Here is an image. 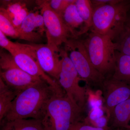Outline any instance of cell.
Segmentation results:
<instances>
[{"instance_id": "cell-31", "label": "cell", "mask_w": 130, "mask_h": 130, "mask_svg": "<svg viewBox=\"0 0 130 130\" xmlns=\"http://www.w3.org/2000/svg\"></svg>"}, {"instance_id": "cell-14", "label": "cell", "mask_w": 130, "mask_h": 130, "mask_svg": "<svg viewBox=\"0 0 130 130\" xmlns=\"http://www.w3.org/2000/svg\"><path fill=\"white\" fill-rule=\"evenodd\" d=\"M109 122L113 128L125 129L130 126V98L114 108Z\"/></svg>"}, {"instance_id": "cell-25", "label": "cell", "mask_w": 130, "mask_h": 130, "mask_svg": "<svg viewBox=\"0 0 130 130\" xmlns=\"http://www.w3.org/2000/svg\"><path fill=\"white\" fill-rule=\"evenodd\" d=\"M29 13L27 7H24L17 13L12 20V23L18 31L22 23Z\"/></svg>"}, {"instance_id": "cell-28", "label": "cell", "mask_w": 130, "mask_h": 130, "mask_svg": "<svg viewBox=\"0 0 130 130\" xmlns=\"http://www.w3.org/2000/svg\"><path fill=\"white\" fill-rule=\"evenodd\" d=\"M126 25L130 28V18L128 17V20L126 22Z\"/></svg>"}, {"instance_id": "cell-2", "label": "cell", "mask_w": 130, "mask_h": 130, "mask_svg": "<svg viewBox=\"0 0 130 130\" xmlns=\"http://www.w3.org/2000/svg\"><path fill=\"white\" fill-rule=\"evenodd\" d=\"M83 111L66 93H56L47 103L41 122L44 130H71L82 121Z\"/></svg>"}, {"instance_id": "cell-20", "label": "cell", "mask_w": 130, "mask_h": 130, "mask_svg": "<svg viewBox=\"0 0 130 130\" xmlns=\"http://www.w3.org/2000/svg\"><path fill=\"white\" fill-rule=\"evenodd\" d=\"M0 31L7 36L19 38L18 31L14 28L11 20L2 8L0 9Z\"/></svg>"}, {"instance_id": "cell-12", "label": "cell", "mask_w": 130, "mask_h": 130, "mask_svg": "<svg viewBox=\"0 0 130 130\" xmlns=\"http://www.w3.org/2000/svg\"><path fill=\"white\" fill-rule=\"evenodd\" d=\"M45 30L41 14L38 11L30 12L18 30L19 38L37 42L41 40V36Z\"/></svg>"}, {"instance_id": "cell-13", "label": "cell", "mask_w": 130, "mask_h": 130, "mask_svg": "<svg viewBox=\"0 0 130 130\" xmlns=\"http://www.w3.org/2000/svg\"><path fill=\"white\" fill-rule=\"evenodd\" d=\"M74 3L69 5L61 16L71 38L78 39L88 33L90 28L79 16Z\"/></svg>"}, {"instance_id": "cell-10", "label": "cell", "mask_w": 130, "mask_h": 130, "mask_svg": "<svg viewBox=\"0 0 130 130\" xmlns=\"http://www.w3.org/2000/svg\"><path fill=\"white\" fill-rule=\"evenodd\" d=\"M30 44L42 70L58 82L61 68L60 49L57 51L47 43H32Z\"/></svg>"}, {"instance_id": "cell-18", "label": "cell", "mask_w": 130, "mask_h": 130, "mask_svg": "<svg viewBox=\"0 0 130 130\" xmlns=\"http://www.w3.org/2000/svg\"><path fill=\"white\" fill-rule=\"evenodd\" d=\"M103 107H95L91 109L88 116L83 120L85 123L94 127L104 128L108 127L109 120L104 115Z\"/></svg>"}, {"instance_id": "cell-22", "label": "cell", "mask_w": 130, "mask_h": 130, "mask_svg": "<svg viewBox=\"0 0 130 130\" xmlns=\"http://www.w3.org/2000/svg\"><path fill=\"white\" fill-rule=\"evenodd\" d=\"M6 3V8H2L9 17L11 20L17 13L19 12L23 8L26 7V4L22 2H11L5 1Z\"/></svg>"}, {"instance_id": "cell-29", "label": "cell", "mask_w": 130, "mask_h": 130, "mask_svg": "<svg viewBox=\"0 0 130 130\" xmlns=\"http://www.w3.org/2000/svg\"><path fill=\"white\" fill-rule=\"evenodd\" d=\"M125 130H130V126L128 127V128H125V129H124Z\"/></svg>"}, {"instance_id": "cell-7", "label": "cell", "mask_w": 130, "mask_h": 130, "mask_svg": "<svg viewBox=\"0 0 130 130\" xmlns=\"http://www.w3.org/2000/svg\"><path fill=\"white\" fill-rule=\"evenodd\" d=\"M41 3V14L43 17L47 44L59 51L60 46L71 38L61 15L54 11L47 1Z\"/></svg>"}, {"instance_id": "cell-6", "label": "cell", "mask_w": 130, "mask_h": 130, "mask_svg": "<svg viewBox=\"0 0 130 130\" xmlns=\"http://www.w3.org/2000/svg\"><path fill=\"white\" fill-rule=\"evenodd\" d=\"M61 68L58 82L67 96L83 110L87 102V89L79 85L83 80L64 48H60Z\"/></svg>"}, {"instance_id": "cell-24", "label": "cell", "mask_w": 130, "mask_h": 130, "mask_svg": "<svg viewBox=\"0 0 130 130\" xmlns=\"http://www.w3.org/2000/svg\"><path fill=\"white\" fill-rule=\"evenodd\" d=\"M21 43L13 42L8 39L7 36L0 31V46L12 55L21 46Z\"/></svg>"}, {"instance_id": "cell-15", "label": "cell", "mask_w": 130, "mask_h": 130, "mask_svg": "<svg viewBox=\"0 0 130 130\" xmlns=\"http://www.w3.org/2000/svg\"><path fill=\"white\" fill-rule=\"evenodd\" d=\"M1 130H44L40 120L21 119L1 123Z\"/></svg>"}, {"instance_id": "cell-3", "label": "cell", "mask_w": 130, "mask_h": 130, "mask_svg": "<svg viewBox=\"0 0 130 130\" xmlns=\"http://www.w3.org/2000/svg\"><path fill=\"white\" fill-rule=\"evenodd\" d=\"M130 10V1H127L95 8L90 30L108 36L114 42L126 27Z\"/></svg>"}, {"instance_id": "cell-11", "label": "cell", "mask_w": 130, "mask_h": 130, "mask_svg": "<svg viewBox=\"0 0 130 130\" xmlns=\"http://www.w3.org/2000/svg\"><path fill=\"white\" fill-rule=\"evenodd\" d=\"M1 78L10 89L19 93L30 86L44 81L21 70L15 63L1 71Z\"/></svg>"}, {"instance_id": "cell-5", "label": "cell", "mask_w": 130, "mask_h": 130, "mask_svg": "<svg viewBox=\"0 0 130 130\" xmlns=\"http://www.w3.org/2000/svg\"><path fill=\"white\" fill-rule=\"evenodd\" d=\"M64 48L79 76L88 85L101 88L105 78L93 66L82 40L69 38Z\"/></svg>"}, {"instance_id": "cell-27", "label": "cell", "mask_w": 130, "mask_h": 130, "mask_svg": "<svg viewBox=\"0 0 130 130\" xmlns=\"http://www.w3.org/2000/svg\"><path fill=\"white\" fill-rule=\"evenodd\" d=\"M121 0H91L93 8L109 4H115L120 2Z\"/></svg>"}, {"instance_id": "cell-8", "label": "cell", "mask_w": 130, "mask_h": 130, "mask_svg": "<svg viewBox=\"0 0 130 130\" xmlns=\"http://www.w3.org/2000/svg\"><path fill=\"white\" fill-rule=\"evenodd\" d=\"M12 55L17 66L21 70L33 76L42 78L58 92H64L58 82L42 70L30 44L21 43L20 48Z\"/></svg>"}, {"instance_id": "cell-16", "label": "cell", "mask_w": 130, "mask_h": 130, "mask_svg": "<svg viewBox=\"0 0 130 130\" xmlns=\"http://www.w3.org/2000/svg\"><path fill=\"white\" fill-rule=\"evenodd\" d=\"M112 77L130 84V56L116 51L115 70Z\"/></svg>"}, {"instance_id": "cell-1", "label": "cell", "mask_w": 130, "mask_h": 130, "mask_svg": "<svg viewBox=\"0 0 130 130\" xmlns=\"http://www.w3.org/2000/svg\"><path fill=\"white\" fill-rule=\"evenodd\" d=\"M60 93L43 81L22 91L17 95L9 111L1 122L21 119H41L49 100Z\"/></svg>"}, {"instance_id": "cell-23", "label": "cell", "mask_w": 130, "mask_h": 130, "mask_svg": "<svg viewBox=\"0 0 130 130\" xmlns=\"http://www.w3.org/2000/svg\"><path fill=\"white\" fill-rule=\"evenodd\" d=\"M76 0H51L47 1L48 5L54 11L61 15L67 8Z\"/></svg>"}, {"instance_id": "cell-19", "label": "cell", "mask_w": 130, "mask_h": 130, "mask_svg": "<svg viewBox=\"0 0 130 130\" xmlns=\"http://www.w3.org/2000/svg\"><path fill=\"white\" fill-rule=\"evenodd\" d=\"M74 4L79 16L90 29L94 12L91 1L90 0H76Z\"/></svg>"}, {"instance_id": "cell-9", "label": "cell", "mask_w": 130, "mask_h": 130, "mask_svg": "<svg viewBox=\"0 0 130 130\" xmlns=\"http://www.w3.org/2000/svg\"><path fill=\"white\" fill-rule=\"evenodd\" d=\"M101 89L103 96V108L109 120L114 108L130 98V84L111 77L105 78Z\"/></svg>"}, {"instance_id": "cell-4", "label": "cell", "mask_w": 130, "mask_h": 130, "mask_svg": "<svg viewBox=\"0 0 130 130\" xmlns=\"http://www.w3.org/2000/svg\"><path fill=\"white\" fill-rule=\"evenodd\" d=\"M82 40L93 66L105 78L112 76L115 70L116 50L111 38L90 30Z\"/></svg>"}, {"instance_id": "cell-26", "label": "cell", "mask_w": 130, "mask_h": 130, "mask_svg": "<svg viewBox=\"0 0 130 130\" xmlns=\"http://www.w3.org/2000/svg\"><path fill=\"white\" fill-rule=\"evenodd\" d=\"M71 130H110V129L109 126L104 128H97L88 124L83 121H80L74 124Z\"/></svg>"}, {"instance_id": "cell-17", "label": "cell", "mask_w": 130, "mask_h": 130, "mask_svg": "<svg viewBox=\"0 0 130 130\" xmlns=\"http://www.w3.org/2000/svg\"><path fill=\"white\" fill-rule=\"evenodd\" d=\"M18 92L10 89L0 77V122L9 111Z\"/></svg>"}, {"instance_id": "cell-21", "label": "cell", "mask_w": 130, "mask_h": 130, "mask_svg": "<svg viewBox=\"0 0 130 130\" xmlns=\"http://www.w3.org/2000/svg\"><path fill=\"white\" fill-rule=\"evenodd\" d=\"M113 43L116 51L130 56V28L126 25L124 30Z\"/></svg>"}, {"instance_id": "cell-30", "label": "cell", "mask_w": 130, "mask_h": 130, "mask_svg": "<svg viewBox=\"0 0 130 130\" xmlns=\"http://www.w3.org/2000/svg\"><path fill=\"white\" fill-rule=\"evenodd\" d=\"M114 130H125L124 129H122V128H118L117 129Z\"/></svg>"}]
</instances>
